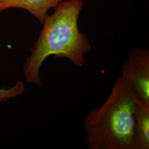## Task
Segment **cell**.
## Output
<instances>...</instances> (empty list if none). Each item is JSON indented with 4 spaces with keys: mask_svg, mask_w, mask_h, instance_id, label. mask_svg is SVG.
<instances>
[{
    "mask_svg": "<svg viewBox=\"0 0 149 149\" xmlns=\"http://www.w3.org/2000/svg\"><path fill=\"white\" fill-rule=\"evenodd\" d=\"M84 6V0L63 1L48 16L31 55L24 63L23 72L29 83L42 86L40 69L49 56L66 58L74 65L82 67L85 54L91 50L85 34L80 32L78 20Z\"/></svg>",
    "mask_w": 149,
    "mask_h": 149,
    "instance_id": "cell-1",
    "label": "cell"
},
{
    "mask_svg": "<svg viewBox=\"0 0 149 149\" xmlns=\"http://www.w3.org/2000/svg\"><path fill=\"white\" fill-rule=\"evenodd\" d=\"M137 100L127 81L118 76L104 104L86 116L84 125L88 149H133Z\"/></svg>",
    "mask_w": 149,
    "mask_h": 149,
    "instance_id": "cell-2",
    "label": "cell"
},
{
    "mask_svg": "<svg viewBox=\"0 0 149 149\" xmlns=\"http://www.w3.org/2000/svg\"><path fill=\"white\" fill-rule=\"evenodd\" d=\"M122 76L138 100L149 104V49L136 48L129 54L123 65Z\"/></svg>",
    "mask_w": 149,
    "mask_h": 149,
    "instance_id": "cell-3",
    "label": "cell"
},
{
    "mask_svg": "<svg viewBox=\"0 0 149 149\" xmlns=\"http://www.w3.org/2000/svg\"><path fill=\"white\" fill-rule=\"evenodd\" d=\"M64 0H0V13L12 8H19L28 11L43 24L48 12Z\"/></svg>",
    "mask_w": 149,
    "mask_h": 149,
    "instance_id": "cell-4",
    "label": "cell"
},
{
    "mask_svg": "<svg viewBox=\"0 0 149 149\" xmlns=\"http://www.w3.org/2000/svg\"><path fill=\"white\" fill-rule=\"evenodd\" d=\"M135 140L133 149H149V104L137 100L135 104Z\"/></svg>",
    "mask_w": 149,
    "mask_h": 149,
    "instance_id": "cell-5",
    "label": "cell"
},
{
    "mask_svg": "<svg viewBox=\"0 0 149 149\" xmlns=\"http://www.w3.org/2000/svg\"><path fill=\"white\" fill-rule=\"evenodd\" d=\"M24 90L25 86L21 81H17L16 85L10 89H0V103L6 101L12 97L20 96Z\"/></svg>",
    "mask_w": 149,
    "mask_h": 149,
    "instance_id": "cell-6",
    "label": "cell"
}]
</instances>
